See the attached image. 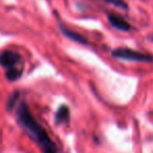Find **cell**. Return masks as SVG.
Returning <instances> with one entry per match:
<instances>
[{
	"mask_svg": "<svg viewBox=\"0 0 153 153\" xmlns=\"http://www.w3.org/2000/svg\"><path fill=\"white\" fill-rule=\"evenodd\" d=\"M102 2H105L107 4H111V5L115 6V7L121 8V10H127L128 5L124 0H100Z\"/></svg>",
	"mask_w": 153,
	"mask_h": 153,
	"instance_id": "obj_8",
	"label": "cell"
},
{
	"mask_svg": "<svg viewBox=\"0 0 153 153\" xmlns=\"http://www.w3.org/2000/svg\"><path fill=\"white\" fill-rule=\"evenodd\" d=\"M15 115L18 125L38 145L42 153H59L56 144L51 140L46 129L36 121L24 99L19 101Z\"/></svg>",
	"mask_w": 153,
	"mask_h": 153,
	"instance_id": "obj_1",
	"label": "cell"
},
{
	"mask_svg": "<svg viewBox=\"0 0 153 153\" xmlns=\"http://www.w3.org/2000/svg\"><path fill=\"white\" fill-rule=\"evenodd\" d=\"M111 55L118 59L128 62H151L153 56L148 53H142L140 51L133 50L126 47H119L111 51Z\"/></svg>",
	"mask_w": 153,
	"mask_h": 153,
	"instance_id": "obj_3",
	"label": "cell"
},
{
	"mask_svg": "<svg viewBox=\"0 0 153 153\" xmlns=\"http://www.w3.org/2000/svg\"><path fill=\"white\" fill-rule=\"evenodd\" d=\"M69 121H70V108L66 104H62L55 111L54 123L56 125H62Z\"/></svg>",
	"mask_w": 153,
	"mask_h": 153,
	"instance_id": "obj_5",
	"label": "cell"
},
{
	"mask_svg": "<svg viewBox=\"0 0 153 153\" xmlns=\"http://www.w3.org/2000/svg\"><path fill=\"white\" fill-rule=\"evenodd\" d=\"M20 95H21L20 91H14L8 96L7 100H6V102H5V109L7 111V113H12L17 107L19 101H20L19 100Z\"/></svg>",
	"mask_w": 153,
	"mask_h": 153,
	"instance_id": "obj_6",
	"label": "cell"
},
{
	"mask_svg": "<svg viewBox=\"0 0 153 153\" xmlns=\"http://www.w3.org/2000/svg\"><path fill=\"white\" fill-rule=\"evenodd\" d=\"M107 20L108 22L111 23V25L114 27V28L118 29L120 31H130L131 29V25L129 24L128 21H126L125 19H123L122 17H120L119 15H116V14H111L107 15Z\"/></svg>",
	"mask_w": 153,
	"mask_h": 153,
	"instance_id": "obj_4",
	"label": "cell"
},
{
	"mask_svg": "<svg viewBox=\"0 0 153 153\" xmlns=\"http://www.w3.org/2000/svg\"><path fill=\"white\" fill-rule=\"evenodd\" d=\"M62 33L65 34L66 36H68V38H70L71 40L75 41V42H78V43H81V44H87V39H85L83 36H81L80 34L76 33V32L70 30V29H67V28H64V27H62Z\"/></svg>",
	"mask_w": 153,
	"mask_h": 153,
	"instance_id": "obj_7",
	"label": "cell"
},
{
	"mask_svg": "<svg viewBox=\"0 0 153 153\" xmlns=\"http://www.w3.org/2000/svg\"><path fill=\"white\" fill-rule=\"evenodd\" d=\"M22 56L17 51L5 50L0 53V66L5 69V76L10 81H16L22 76Z\"/></svg>",
	"mask_w": 153,
	"mask_h": 153,
	"instance_id": "obj_2",
	"label": "cell"
}]
</instances>
